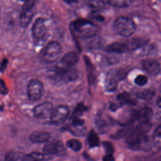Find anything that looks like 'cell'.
<instances>
[{
    "instance_id": "cell-28",
    "label": "cell",
    "mask_w": 161,
    "mask_h": 161,
    "mask_svg": "<svg viewBox=\"0 0 161 161\" xmlns=\"http://www.w3.org/2000/svg\"><path fill=\"white\" fill-rule=\"evenodd\" d=\"M148 78L144 75H138L135 79V83L138 86H144L147 83Z\"/></svg>"
},
{
    "instance_id": "cell-5",
    "label": "cell",
    "mask_w": 161,
    "mask_h": 161,
    "mask_svg": "<svg viewBox=\"0 0 161 161\" xmlns=\"http://www.w3.org/2000/svg\"><path fill=\"white\" fill-rule=\"evenodd\" d=\"M50 77L55 82H69L78 77V72L73 69H64L56 65L50 74Z\"/></svg>"
},
{
    "instance_id": "cell-3",
    "label": "cell",
    "mask_w": 161,
    "mask_h": 161,
    "mask_svg": "<svg viewBox=\"0 0 161 161\" xmlns=\"http://www.w3.org/2000/svg\"><path fill=\"white\" fill-rule=\"evenodd\" d=\"M48 26L47 20L43 18H38L31 27V35L36 45H42L48 36Z\"/></svg>"
},
{
    "instance_id": "cell-1",
    "label": "cell",
    "mask_w": 161,
    "mask_h": 161,
    "mask_svg": "<svg viewBox=\"0 0 161 161\" xmlns=\"http://www.w3.org/2000/svg\"><path fill=\"white\" fill-rule=\"evenodd\" d=\"M71 29L74 33L82 38H90L97 32L96 25L91 21L79 19L71 23Z\"/></svg>"
},
{
    "instance_id": "cell-16",
    "label": "cell",
    "mask_w": 161,
    "mask_h": 161,
    "mask_svg": "<svg viewBox=\"0 0 161 161\" xmlns=\"http://www.w3.org/2000/svg\"><path fill=\"white\" fill-rule=\"evenodd\" d=\"M50 157L46 153H42L37 152H32L25 155L21 161H43L49 158Z\"/></svg>"
},
{
    "instance_id": "cell-18",
    "label": "cell",
    "mask_w": 161,
    "mask_h": 161,
    "mask_svg": "<svg viewBox=\"0 0 161 161\" xmlns=\"http://www.w3.org/2000/svg\"><path fill=\"white\" fill-rule=\"evenodd\" d=\"M117 99L121 104H126L129 105H135L137 103L136 100L134 99L131 96V95L127 92L119 93L117 96Z\"/></svg>"
},
{
    "instance_id": "cell-19",
    "label": "cell",
    "mask_w": 161,
    "mask_h": 161,
    "mask_svg": "<svg viewBox=\"0 0 161 161\" xmlns=\"http://www.w3.org/2000/svg\"><path fill=\"white\" fill-rule=\"evenodd\" d=\"M139 121H150L153 116L152 109L148 107H144L140 110H138Z\"/></svg>"
},
{
    "instance_id": "cell-15",
    "label": "cell",
    "mask_w": 161,
    "mask_h": 161,
    "mask_svg": "<svg viewBox=\"0 0 161 161\" xmlns=\"http://www.w3.org/2000/svg\"><path fill=\"white\" fill-rule=\"evenodd\" d=\"M24 156V150L22 148H15L6 153L4 161H17L19 158H22Z\"/></svg>"
},
{
    "instance_id": "cell-4",
    "label": "cell",
    "mask_w": 161,
    "mask_h": 161,
    "mask_svg": "<svg viewBox=\"0 0 161 161\" xmlns=\"http://www.w3.org/2000/svg\"><path fill=\"white\" fill-rule=\"evenodd\" d=\"M62 52V48L60 44L57 41H52L45 45L41 56L45 63L52 64L58 59Z\"/></svg>"
},
{
    "instance_id": "cell-8",
    "label": "cell",
    "mask_w": 161,
    "mask_h": 161,
    "mask_svg": "<svg viewBox=\"0 0 161 161\" xmlns=\"http://www.w3.org/2000/svg\"><path fill=\"white\" fill-rule=\"evenodd\" d=\"M69 109L67 106L60 105L54 108L50 117V122L54 125L63 124L69 114Z\"/></svg>"
},
{
    "instance_id": "cell-26",
    "label": "cell",
    "mask_w": 161,
    "mask_h": 161,
    "mask_svg": "<svg viewBox=\"0 0 161 161\" xmlns=\"http://www.w3.org/2000/svg\"><path fill=\"white\" fill-rule=\"evenodd\" d=\"M86 110L87 107L83 103H79L74 109L73 113L72 114L71 118H79V116L82 115L85 111H86Z\"/></svg>"
},
{
    "instance_id": "cell-37",
    "label": "cell",
    "mask_w": 161,
    "mask_h": 161,
    "mask_svg": "<svg viewBox=\"0 0 161 161\" xmlns=\"http://www.w3.org/2000/svg\"><path fill=\"white\" fill-rule=\"evenodd\" d=\"M160 161H161V160H160Z\"/></svg>"
},
{
    "instance_id": "cell-25",
    "label": "cell",
    "mask_w": 161,
    "mask_h": 161,
    "mask_svg": "<svg viewBox=\"0 0 161 161\" xmlns=\"http://www.w3.org/2000/svg\"><path fill=\"white\" fill-rule=\"evenodd\" d=\"M67 146L75 152H79L82 148L81 142L77 139H70L67 142Z\"/></svg>"
},
{
    "instance_id": "cell-23",
    "label": "cell",
    "mask_w": 161,
    "mask_h": 161,
    "mask_svg": "<svg viewBox=\"0 0 161 161\" xmlns=\"http://www.w3.org/2000/svg\"><path fill=\"white\" fill-rule=\"evenodd\" d=\"M118 80L115 77L114 75L109 76L106 80L105 83V90L107 92H113L114 91L118 86Z\"/></svg>"
},
{
    "instance_id": "cell-12",
    "label": "cell",
    "mask_w": 161,
    "mask_h": 161,
    "mask_svg": "<svg viewBox=\"0 0 161 161\" xmlns=\"http://www.w3.org/2000/svg\"><path fill=\"white\" fill-rule=\"evenodd\" d=\"M142 64L145 71L150 75H157L160 71V64L155 60L147 58L143 60Z\"/></svg>"
},
{
    "instance_id": "cell-36",
    "label": "cell",
    "mask_w": 161,
    "mask_h": 161,
    "mask_svg": "<svg viewBox=\"0 0 161 161\" xmlns=\"http://www.w3.org/2000/svg\"><path fill=\"white\" fill-rule=\"evenodd\" d=\"M157 104L159 108H161V96L159 97H158L157 100Z\"/></svg>"
},
{
    "instance_id": "cell-17",
    "label": "cell",
    "mask_w": 161,
    "mask_h": 161,
    "mask_svg": "<svg viewBox=\"0 0 161 161\" xmlns=\"http://www.w3.org/2000/svg\"><path fill=\"white\" fill-rule=\"evenodd\" d=\"M95 124L98 131L101 133H105L108 131L109 126L108 123L101 116V114H97L95 119Z\"/></svg>"
},
{
    "instance_id": "cell-21",
    "label": "cell",
    "mask_w": 161,
    "mask_h": 161,
    "mask_svg": "<svg viewBox=\"0 0 161 161\" xmlns=\"http://www.w3.org/2000/svg\"><path fill=\"white\" fill-rule=\"evenodd\" d=\"M65 130L69 131L73 135L77 136H83L85 135L86 130L84 127V126H75L70 124V125H67L66 127L65 126Z\"/></svg>"
},
{
    "instance_id": "cell-13",
    "label": "cell",
    "mask_w": 161,
    "mask_h": 161,
    "mask_svg": "<svg viewBox=\"0 0 161 161\" xmlns=\"http://www.w3.org/2000/svg\"><path fill=\"white\" fill-rule=\"evenodd\" d=\"M51 138V135L48 132L35 131L31 133L29 136L30 140L33 143L48 142Z\"/></svg>"
},
{
    "instance_id": "cell-7",
    "label": "cell",
    "mask_w": 161,
    "mask_h": 161,
    "mask_svg": "<svg viewBox=\"0 0 161 161\" xmlns=\"http://www.w3.org/2000/svg\"><path fill=\"white\" fill-rule=\"evenodd\" d=\"M44 92V86L42 81L38 79L31 80L27 86L28 99L31 101H38Z\"/></svg>"
},
{
    "instance_id": "cell-9",
    "label": "cell",
    "mask_w": 161,
    "mask_h": 161,
    "mask_svg": "<svg viewBox=\"0 0 161 161\" xmlns=\"http://www.w3.org/2000/svg\"><path fill=\"white\" fill-rule=\"evenodd\" d=\"M53 109L54 108L52 103L45 101L35 106L33 109V113L35 117L44 119L50 118Z\"/></svg>"
},
{
    "instance_id": "cell-10",
    "label": "cell",
    "mask_w": 161,
    "mask_h": 161,
    "mask_svg": "<svg viewBox=\"0 0 161 161\" xmlns=\"http://www.w3.org/2000/svg\"><path fill=\"white\" fill-rule=\"evenodd\" d=\"M45 153L47 155H63L66 152V148L63 143L60 141L48 142L43 148Z\"/></svg>"
},
{
    "instance_id": "cell-14",
    "label": "cell",
    "mask_w": 161,
    "mask_h": 161,
    "mask_svg": "<svg viewBox=\"0 0 161 161\" xmlns=\"http://www.w3.org/2000/svg\"><path fill=\"white\" fill-rule=\"evenodd\" d=\"M105 50L108 52L121 53L129 51L128 46L126 42H113L109 45H108Z\"/></svg>"
},
{
    "instance_id": "cell-32",
    "label": "cell",
    "mask_w": 161,
    "mask_h": 161,
    "mask_svg": "<svg viewBox=\"0 0 161 161\" xmlns=\"http://www.w3.org/2000/svg\"><path fill=\"white\" fill-rule=\"evenodd\" d=\"M114 158L112 154H107L103 157V161H114Z\"/></svg>"
},
{
    "instance_id": "cell-33",
    "label": "cell",
    "mask_w": 161,
    "mask_h": 161,
    "mask_svg": "<svg viewBox=\"0 0 161 161\" xmlns=\"http://www.w3.org/2000/svg\"><path fill=\"white\" fill-rule=\"evenodd\" d=\"M8 64V60L7 59H3V61H2V63H1V72H3L6 67V65Z\"/></svg>"
},
{
    "instance_id": "cell-6",
    "label": "cell",
    "mask_w": 161,
    "mask_h": 161,
    "mask_svg": "<svg viewBox=\"0 0 161 161\" xmlns=\"http://www.w3.org/2000/svg\"><path fill=\"white\" fill-rule=\"evenodd\" d=\"M35 12V3L33 1H25L19 14V23L23 28L27 27L32 20Z\"/></svg>"
},
{
    "instance_id": "cell-29",
    "label": "cell",
    "mask_w": 161,
    "mask_h": 161,
    "mask_svg": "<svg viewBox=\"0 0 161 161\" xmlns=\"http://www.w3.org/2000/svg\"><path fill=\"white\" fill-rule=\"evenodd\" d=\"M103 148L107 154H112L114 152V146L110 142H103Z\"/></svg>"
},
{
    "instance_id": "cell-11",
    "label": "cell",
    "mask_w": 161,
    "mask_h": 161,
    "mask_svg": "<svg viewBox=\"0 0 161 161\" xmlns=\"http://www.w3.org/2000/svg\"><path fill=\"white\" fill-rule=\"evenodd\" d=\"M79 61V56L76 52L72 50L66 53L57 66L64 69H71L72 67L75 65Z\"/></svg>"
},
{
    "instance_id": "cell-20",
    "label": "cell",
    "mask_w": 161,
    "mask_h": 161,
    "mask_svg": "<svg viewBox=\"0 0 161 161\" xmlns=\"http://www.w3.org/2000/svg\"><path fill=\"white\" fill-rule=\"evenodd\" d=\"M155 94V91L153 88H149L143 90L140 92H137L135 95L136 97L142 100H150L152 99Z\"/></svg>"
},
{
    "instance_id": "cell-35",
    "label": "cell",
    "mask_w": 161,
    "mask_h": 161,
    "mask_svg": "<svg viewBox=\"0 0 161 161\" xmlns=\"http://www.w3.org/2000/svg\"><path fill=\"white\" fill-rule=\"evenodd\" d=\"M109 108H110V109H111V111H114L115 110H116V109H118V106H117L116 104H110Z\"/></svg>"
},
{
    "instance_id": "cell-30",
    "label": "cell",
    "mask_w": 161,
    "mask_h": 161,
    "mask_svg": "<svg viewBox=\"0 0 161 161\" xmlns=\"http://www.w3.org/2000/svg\"><path fill=\"white\" fill-rule=\"evenodd\" d=\"M153 137L156 141L161 142V125L155 129L153 133Z\"/></svg>"
},
{
    "instance_id": "cell-24",
    "label": "cell",
    "mask_w": 161,
    "mask_h": 161,
    "mask_svg": "<svg viewBox=\"0 0 161 161\" xmlns=\"http://www.w3.org/2000/svg\"><path fill=\"white\" fill-rule=\"evenodd\" d=\"M87 142L89 146L91 148L98 147L100 143L99 138L97 135L94 131V130H91L88 135L87 136Z\"/></svg>"
},
{
    "instance_id": "cell-31",
    "label": "cell",
    "mask_w": 161,
    "mask_h": 161,
    "mask_svg": "<svg viewBox=\"0 0 161 161\" xmlns=\"http://www.w3.org/2000/svg\"><path fill=\"white\" fill-rule=\"evenodd\" d=\"M7 92H8V89H7L3 80L1 79V94L5 95L7 94Z\"/></svg>"
},
{
    "instance_id": "cell-2",
    "label": "cell",
    "mask_w": 161,
    "mask_h": 161,
    "mask_svg": "<svg viewBox=\"0 0 161 161\" xmlns=\"http://www.w3.org/2000/svg\"><path fill=\"white\" fill-rule=\"evenodd\" d=\"M113 29L114 33L118 35L128 37L135 33L136 26L131 18L120 16L114 19L113 23Z\"/></svg>"
},
{
    "instance_id": "cell-34",
    "label": "cell",
    "mask_w": 161,
    "mask_h": 161,
    "mask_svg": "<svg viewBox=\"0 0 161 161\" xmlns=\"http://www.w3.org/2000/svg\"><path fill=\"white\" fill-rule=\"evenodd\" d=\"M94 18L96 21H104V18L102 16H101L100 14H94Z\"/></svg>"
},
{
    "instance_id": "cell-27",
    "label": "cell",
    "mask_w": 161,
    "mask_h": 161,
    "mask_svg": "<svg viewBox=\"0 0 161 161\" xmlns=\"http://www.w3.org/2000/svg\"><path fill=\"white\" fill-rule=\"evenodd\" d=\"M111 6H113L116 8H124L130 5L131 1H109L107 2Z\"/></svg>"
},
{
    "instance_id": "cell-22",
    "label": "cell",
    "mask_w": 161,
    "mask_h": 161,
    "mask_svg": "<svg viewBox=\"0 0 161 161\" xmlns=\"http://www.w3.org/2000/svg\"><path fill=\"white\" fill-rule=\"evenodd\" d=\"M126 42L130 51L135 50L140 48L147 43V41L141 38H135L127 41Z\"/></svg>"
}]
</instances>
